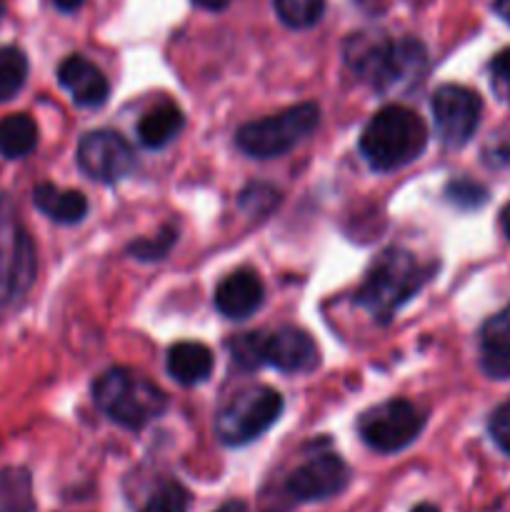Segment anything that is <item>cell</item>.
Masks as SVG:
<instances>
[{
    "label": "cell",
    "mask_w": 510,
    "mask_h": 512,
    "mask_svg": "<svg viewBox=\"0 0 510 512\" xmlns=\"http://www.w3.org/2000/svg\"><path fill=\"white\" fill-rule=\"evenodd\" d=\"M273 8L288 28L303 30L318 23L325 10V0H273Z\"/></svg>",
    "instance_id": "obj_23"
},
{
    "label": "cell",
    "mask_w": 510,
    "mask_h": 512,
    "mask_svg": "<svg viewBox=\"0 0 510 512\" xmlns=\"http://www.w3.org/2000/svg\"><path fill=\"white\" fill-rule=\"evenodd\" d=\"M3 15H5V3L0 0V20H3Z\"/></svg>",
    "instance_id": "obj_37"
},
{
    "label": "cell",
    "mask_w": 510,
    "mask_h": 512,
    "mask_svg": "<svg viewBox=\"0 0 510 512\" xmlns=\"http://www.w3.org/2000/svg\"><path fill=\"white\" fill-rule=\"evenodd\" d=\"M28 78V58L15 45L0 48V103L15 98Z\"/></svg>",
    "instance_id": "obj_21"
},
{
    "label": "cell",
    "mask_w": 510,
    "mask_h": 512,
    "mask_svg": "<svg viewBox=\"0 0 510 512\" xmlns=\"http://www.w3.org/2000/svg\"><path fill=\"white\" fill-rule=\"evenodd\" d=\"M283 405V395L273 388L258 385V388L243 390L218 413L215 435L233 448L253 443L278 423Z\"/></svg>",
    "instance_id": "obj_6"
},
{
    "label": "cell",
    "mask_w": 510,
    "mask_h": 512,
    "mask_svg": "<svg viewBox=\"0 0 510 512\" xmlns=\"http://www.w3.org/2000/svg\"><path fill=\"white\" fill-rule=\"evenodd\" d=\"M425 415L408 400H385L365 410L358 420V433L375 453L393 455L405 450L423 433Z\"/></svg>",
    "instance_id": "obj_7"
},
{
    "label": "cell",
    "mask_w": 510,
    "mask_h": 512,
    "mask_svg": "<svg viewBox=\"0 0 510 512\" xmlns=\"http://www.w3.org/2000/svg\"><path fill=\"white\" fill-rule=\"evenodd\" d=\"M190 495L183 485L165 483L148 498L140 512H188Z\"/></svg>",
    "instance_id": "obj_26"
},
{
    "label": "cell",
    "mask_w": 510,
    "mask_h": 512,
    "mask_svg": "<svg viewBox=\"0 0 510 512\" xmlns=\"http://www.w3.org/2000/svg\"><path fill=\"white\" fill-rule=\"evenodd\" d=\"M390 48H393V40L383 38V35L358 33L345 43V63L353 68L360 80L373 85L380 93L385 70H388Z\"/></svg>",
    "instance_id": "obj_14"
},
{
    "label": "cell",
    "mask_w": 510,
    "mask_h": 512,
    "mask_svg": "<svg viewBox=\"0 0 510 512\" xmlns=\"http://www.w3.org/2000/svg\"><path fill=\"white\" fill-rule=\"evenodd\" d=\"M30 478L25 470H5L0 473V512H30Z\"/></svg>",
    "instance_id": "obj_22"
},
{
    "label": "cell",
    "mask_w": 510,
    "mask_h": 512,
    "mask_svg": "<svg viewBox=\"0 0 510 512\" xmlns=\"http://www.w3.org/2000/svg\"><path fill=\"white\" fill-rule=\"evenodd\" d=\"M263 360L285 375L310 373L318 365V345L305 330L285 325L263 335Z\"/></svg>",
    "instance_id": "obj_11"
},
{
    "label": "cell",
    "mask_w": 510,
    "mask_h": 512,
    "mask_svg": "<svg viewBox=\"0 0 510 512\" xmlns=\"http://www.w3.org/2000/svg\"><path fill=\"white\" fill-rule=\"evenodd\" d=\"M38 145V125L30 115L15 113L0 120V155L18 160L30 155Z\"/></svg>",
    "instance_id": "obj_20"
},
{
    "label": "cell",
    "mask_w": 510,
    "mask_h": 512,
    "mask_svg": "<svg viewBox=\"0 0 510 512\" xmlns=\"http://www.w3.org/2000/svg\"><path fill=\"white\" fill-rule=\"evenodd\" d=\"M425 70H428V53H425V45L420 43V40H413V38L393 40L388 70H385L380 93H388V90H400V88H408V85L413 83H420V80L425 78Z\"/></svg>",
    "instance_id": "obj_16"
},
{
    "label": "cell",
    "mask_w": 510,
    "mask_h": 512,
    "mask_svg": "<svg viewBox=\"0 0 510 512\" xmlns=\"http://www.w3.org/2000/svg\"><path fill=\"white\" fill-rule=\"evenodd\" d=\"M185 118L183 110L175 103H160L155 108H150L148 113L140 118L138 123V140L150 150L165 148L168 143H173L178 138V133L183 130Z\"/></svg>",
    "instance_id": "obj_19"
},
{
    "label": "cell",
    "mask_w": 510,
    "mask_h": 512,
    "mask_svg": "<svg viewBox=\"0 0 510 512\" xmlns=\"http://www.w3.org/2000/svg\"><path fill=\"white\" fill-rule=\"evenodd\" d=\"M58 80L80 108H98L110 95L108 78L83 55H68L58 65Z\"/></svg>",
    "instance_id": "obj_13"
},
{
    "label": "cell",
    "mask_w": 510,
    "mask_h": 512,
    "mask_svg": "<svg viewBox=\"0 0 510 512\" xmlns=\"http://www.w3.org/2000/svg\"><path fill=\"white\" fill-rule=\"evenodd\" d=\"M430 108H433L435 133L445 148H463L478 130L483 100L475 90L463 85H440L430 100Z\"/></svg>",
    "instance_id": "obj_8"
},
{
    "label": "cell",
    "mask_w": 510,
    "mask_h": 512,
    "mask_svg": "<svg viewBox=\"0 0 510 512\" xmlns=\"http://www.w3.org/2000/svg\"><path fill=\"white\" fill-rule=\"evenodd\" d=\"M93 400L125 430H143L168 408L163 390L128 368H113L100 375L93 385Z\"/></svg>",
    "instance_id": "obj_3"
},
{
    "label": "cell",
    "mask_w": 510,
    "mask_h": 512,
    "mask_svg": "<svg viewBox=\"0 0 510 512\" xmlns=\"http://www.w3.org/2000/svg\"><path fill=\"white\" fill-rule=\"evenodd\" d=\"M500 225H503V233H505V238L510 240V203L505 205V208H503V213H500Z\"/></svg>",
    "instance_id": "obj_35"
},
{
    "label": "cell",
    "mask_w": 510,
    "mask_h": 512,
    "mask_svg": "<svg viewBox=\"0 0 510 512\" xmlns=\"http://www.w3.org/2000/svg\"><path fill=\"white\" fill-rule=\"evenodd\" d=\"M193 3L200 5V8H205V10H223V8H228L230 0H193Z\"/></svg>",
    "instance_id": "obj_32"
},
{
    "label": "cell",
    "mask_w": 510,
    "mask_h": 512,
    "mask_svg": "<svg viewBox=\"0 0 510 512\" xmlns=\"http://www.w3.org/2000/svg\"><path fill=\"white\" fill-rule=\"evenodd\" d=\"M53 3L55 8L63 10V13H73V10H78L85 0H53Z\"/></svg>",
    "instance_id": "obj_33"
},
{
    "label": "cell",
    "mask_w": 510,
    "mask_h": 512,
    "mask_svg": "<svg viewBox=\"0 0 510 512\" xmlns=\"http://www.w3.org/2000/svg\"><path fill=\"white\" fill-rule=\"evenodd\" d=\"M488 430L490 438L495 440V445H498L503 453L510 455V400L500 405V408L490 415Z\"/></svg>",
    "instance_id": "obj_30"
},
{
    "label": "cell",
    "mask_w": 510,
    "mask_h": 512,
    "mask_svg": "<svg viewBox=\"0 0 510 512\" xmlns=\"http://www.w3.org/2000/svg\"><path fill=\"white\" fill-rule=\"evenodd\" d=\"M430 273H433V265H423L408 250L390 248L370 265L355 293V303L385 325L408 300H413L423 290Z\"/></svg>",
    "instance_id": "obj_1"
},
{
    "label": "cell",
    "mask_w": 510,
    "mask_h": 512,
    "mask_svg": "<svg viewBox=\"0 0 510 512\" xmlns=\"http://www.w3.org/2000/svg\"><path fill=\"white\" fill-rule=\"evenodd\" d=\"M35 248L8 195H0V305L23 298L35 280Z\"/></svg>",
    "instance_id": "obj_5"
},
{
    "label": "cell",
    "mask_w": 510,
    "mask_h": 512,
    "mask_svg": "<svg viewBox=\"0 0 510 512\" xmlns=\"http://www.w3.org/2000/svg\"><path fill=\"white\" fill-rule=\"evenodd\" d=\"M480 368L488 378H510V305L480 330Z\"/></svg>",
    "instance_id": "obj_15"
},
{
    "label": "cell",
    "mask_w": 510,
    "mask_h": 512,
    "mask_svg": "<svg viewBox=\"0 0 510 512\" xmlns=\"http://www.w3.org/2000/svg\"><path fill=\"white\" fill-rule=\"evenodd\" d=\"M278 205V193L270 185H250L240 195V208L250 215H265Z\"/></svg>",
    "instance_id": "obj_28"
},
{
    "label": "cell",
    "mask_w": 510,
    "mask_h": 512,
    "mask_svg": "<svg viewBox=\"0 0 510 512\" xmlns=\"http://www.w3.org/2000/svg\"><path fill=\"white\" fill-rule=\"evenodd\" d=\"M350 483V468L340 455L323 453L310 458L285 480V490L298 503H320L343 493Z\"/></svg>",
    "instance_id": "obj_10"
},
{
    "label": "cell",
    "mask_w": 510,
    "mask_h": 512,
    "mask_svg": "<svg viewBox=\"0 0 510 512\" xmlns=\"http://www.w3.org/2000/svg\"><path fill=\"white\" fill-rule=\"evenodd\" d=\"M168 373L185 388L205 383L213 373V353L203 343L183 340L168 350Z\"/></svg>",
    "instance_id": "obj_17"
},
{
    "label": "cell",
    "mask_w": 510,
    "mask_h": 512,
    "mask_svg": "<svg viewBox=\"0 0 510 512\" xmlns=\"http://www.w3.org/2000/svg\"><path fill=\"white\" fill-rule=\"evenodd\" d=\"M428 145V128L415 110L388 105L370 118L360 135V153L378 173H390L420 158Z\"/></svg>",
    "instance_id": "obj_2"
},
{
    "label": "cell",
    "mask_w": 510,
    "mask_h": 512,
    "mask_svg": "<svg viewBox=\"0 0 510 512\" xmlns=\"http://www.w3.org/2000/svg\"><path fill=\"white\" fill-rule=\"evenodd\" d=\"M263 280L253 270H235L225 275L215 288V308L228 320H245L263 305Z\"/></svg>",
    "instance_id": "obj_12"
},
{
    "label": "cell",
    "mask_w": 510,
    "mask_h": 512,
    "mask_svg": "<svg viewBox=\"0 0 510 512\" xmlns=\"http://www.w3.org/2000/svg\"><path fill=\"white\" fill-rule=\"evenodd\" d=\"M410 512H440V510L435 508V505H430V503H420V505H415V508Z\"/></svg>",
    "instance_id": "obj_36"
},
{
    "label": "cell",
    "mask_w": 510,
    "mask_h": 512,
    "mask_svg": "<svg viewBox=\"0 0 510 512\" xmlns=\"http://www.w3.org/2000/svg\"><path fill=\"white\" fill-rule=\"evenodd\" d=\"M263 335L265 333H243L230 340V355L240 370H258L263 368Z\"/></svg>",
    "instance_id": "obj_24"
},
{
    "label": "cell",
    "mask_w": 510,
    "mask_h": 512,
    "mask_svg": "<svg viewBox=\"0 0 510 512\" xmlns=\"http://www.w3.org/2000/svg\"><path fill=\"white\" fill-rule=\"evenodd\" d=\"M35 208L60 225H75L88 215V200L78 190H60L53 183H40L33 190Z\"/></svg>",
    "instance_id": "obj_18"
},
{
    "label": "cell",
    "mask_w": 510,
    "mask_h": 512,
    "mask_svg": "<svg viewBox=\"0 0 510 512\" xmlns=\"http://www.w3.org/2000/svg\"><path fill=\"white\" fill-rule=\"evenodd\" d=\"M490 83L498 98L510 103V48L500 50L490 63Z\"/></svg>",
    "instance_id": "obj_29"
},
{
    "label": "cell",
    "mask_w": 510,
    "mask_h": 512,
    "mask_svg": "<svg viewBox=\"0 0 510 512\" xmlns=\"http://www.w3.org/2000/svg\"><path fill=\"white\" fill-rule=\"evenodd\" d=\"M215 512H253V510H250V505L243 503V500H228V503L220 505Z\"/></svg>",
    "instance_id": "obj_31"
},
{
    "label": "cell",
    "mask_w": 510,
    "mask_h": 512,
    "mask_svg": "<svg viewBox=\"0 0 510 512\" xmlns=\"http://www.w3.org/2000/svg\"><path fill=\"white\" fill-rule=\"evenodd\" d=\"M135 150L128 140L113 130H93L78 143V165L90 180L113 185L135 170Z\"/></svg>",
    "instance_id": "obj_9"
},
{
    "label": "cell",
    "mask_w": 510,
    "mask_h": 512,
    "mask_svg": "<svg viewBox=\"0 0 510 512\" xmlns=\"http://www.w3.org/2000/svg\"><path fill=\"white\" fill-rule=\"evenodd\" d=\"M445 198L460 210H478L488 203V188L470 178H455L445 188Z\"/></svg>",
    "instance_id": "obj_25"
},
{
    "label": "cell",
    "mask_w": 510,
    "mask_h": 512,
    "mask_svg": "<svg viewBox=\"0 0 510 512\" xmlns=\"http://www.w3.org/2000/svg\"><path fill=\"white\" fill-rule=\"evenodd\" d=\"M493 8H495V13L505 20V23H510V0H495Z\"/></svg>",
    "instance_id": "obj_34"
},
{
    "label": "cell",
    "mask_w": 510,
    "mask_h": 512,
    "mask_svg": "<svg viewBox=\"0 0 510 512\" xmlns=\"http://www.w3.org/2000/svg\"><path fill=\"white\" fill-rule=\"evenodd\" d=\"M320 123V110L315 103H300L270 118L245 123L235 135V143L250 158H280L295 145L303 143Z\"/></svg>",
    "instance_id": "obj_4"
},
{
    "label": "cell",
    "mask_w": 510,
    "mask_h": 512,
    "mask_svg": "<svg viewBox=\"0 0 510 512\" xmlns=\"http://www.w3.org/2000/svg\"><path fill=\"white\" fill-rule=\"evenodd\" d=\"M175 240H178V230L170 228V225H165V228L160 230L155 238L138 240V243L128 245V253L138 260H148V263H153V260H160L168 255V250L173 248Z\"/></svg>",
    "instance_id": "obj_27"
}]
</instances>
